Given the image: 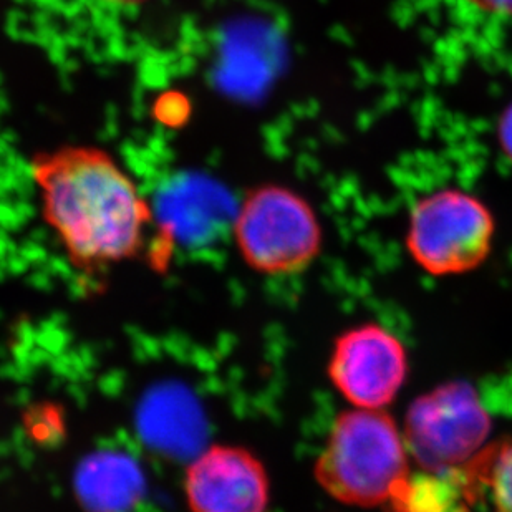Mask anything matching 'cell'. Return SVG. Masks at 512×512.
I'll use <instances>...</instances> for the list:
<instances>
[{
    "label": "cell",
    "instance_id": "obj_11",
    "mask_svg": "<svg viewBox=\"0 0 512 512\" xmlns=\"http://www.w3.org/2000/svg\"><path fill=\"white\" fill-rule=\"evenodd\" d=\"M501 141H503L504 150L508 151L512 158V108L504 115L501 123Z\"/></svg>",
    "mask_w": 512,
    "mask_h": 512
},
{
    "label": "cell",
    "instance_id": "obj_9",
    "mask_svg": "<svg viewBox=\"0 0 512 512\" xmlns=\"http://www.w3.org/2000/svg\"><path fill=\"white\" fill-rule=\"evenodd\" d=\"M458 496L448 478L426 476L408 479L397 496L390 501L393 512H458Z\"/></svg>",
    "mask_w": 512,
    "mask_h": 512
},
{
    "label": "cell",
    "instance_id": "obj_5",
    "mask_svg": "<svg viewBox=\"0 0 512 512\" xmlns=\"http://www.w3.org/2000/svg\"><path fill=\"white\" fill-rule=\"evenodd\" d=\"M491 418L469 383L451 382L416 398L406 413V448L431 474L464 468L481 453Z\"/></svg>",
    "mask_w": 512,
    "mask_h": 512
},
{
    "label": "cell",
    "instance_id": "obj_1",
    "mask_svg": "<svg viewBox=\"0 0 512 512\" xmlns=\"http://www.w3.org/2000/svg\"><path fill=\"white\" fill-rule=\"evenodd\" d=\"M42 216L80 271L102 272L145 247L151 204L108 151L68 145L35 155Z\"/></svg>",
    "mask_w": 512,
    "mask_h": 512
},
{
    "label": "cell",
    "instance_id": "obj_4",
    "mask_svg": "<svg viewBox=\"0 0 512 512\" xmlns=\"http://www.w3.org/2000/svg\"><path fill=\"white\" fill-rule=\"evenodd\" d=\"M494 237L493 214L473 194L443 189L411 211L408 251L431 276H456L483 264Z\"/></svg>",
    "mask_w": 512,
    "mask_h": 512
},
{
    "label": "cell",
    "instance_id": "obj_6",
    "mask_svg": "<svg viewBox=\"0 0 512 512\" xmlns=\"http://www.w3.org/2000/svg\"><path fill=\"white\" fill-rule=\"evenodd\" d=\"M408 372L405 347L380 325L348 330L335 342L330 380L357 408L382 410L397 397Z\"/></svg>",
    "mask_w": 512,
    "mask_h": 512
},
{
    "label": "cell",
    "instance_id": "obj_7",
    "mask_svg": "<svg viewBox=\"0 0 512 512\" xmlns=\"http://www.w3.org/2000/svg\"><path fill=\"white\" fill-rule=\"evenodd\" d=\"M183 488L191 512H266L271 499L266 466L241 446L199 453L186 468Z\"/></svg>",
    "mask_w": 512,
    "mask_h": 512
},
{
    "label": "cell",
    "instance_id": "obj_8",
    "mask_svg": "<svg viewBox=\"0 0 512 512\" xmlns=\"http://www.w3.org/2000/svg\"><path fill=\"white\" fill-rule=\"evenodd\" d=\"M469 476L488 486L493 512H512V443L479 453L466 464Z\"/></svg>",
    "mask_w": 512,
    "mask_h": 512
},
{
    "label": "cell",
    "instance_id": "obj_10",
    "mask_svg": "<svg viewBox=\"0 0 512 512\" xmlns=\"http://www.w3.org/2000/svg\"><path fill=\"white\" fill-rule=\"evenodd\" d=\"M469 2L489 14L512 15V0H469Z\"/></svg>",
    "mask_w": 512,
    "mask_h": 512
},
{
    "label": "cell",
    "instance_id": "obj_12",
    "mask_svg": "<svg viewBox=\"0 0 512 512\" xmlns=\"http://www.w3.org/2000/svg\"><path fill=\"white\" fill-rule=\"evenodd\" d=\"M105 2H110V4H118V5H136L143 4L146 0H105Z\"/></svg>",
    "mask_w": 512,
    "mask_h": 512
},
{
    "label": "cell",
    "instance_id": "obj_2",
    "mask_svg": "<svg viewBox=\"0 0 512 512\" xmlns=\"http://www.w3.org/2000/svg\"><path fill=\"white\" fill-rule=\"evenodd\" d=\"M320 488L348 506L390 504L410 479L405 438L382 410L343 411L315 463Z\"/></svg>",
    "mask_w": 512,
    "mask_h": 512
},
{
    "label": "cell",
    "instance_id": "obj_3",
    "mask_svg": "<svg viewBox=\"0 0 512 512\" xmlns=\"http://www.w3.org/2000/svg\"><path fill=\"white\" fill-rule=\"evenodd\" d=\"M232 236L247 266L266 276L304 271L319 254L322 242L312 206L276 184L247 194L232 221Z\"/></svg>",
    "mask_w": 512,
    "mask_h": 512
}]
</instances>
